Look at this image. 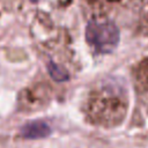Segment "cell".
<instances>
[{
    "mask_svg": "<svg viewBox=\"0 0 148 148\" xmlns=\"http://www.w3.org/2000/svg\"><path fill=\"white\" fill-rule=\"evenodd\" d=\"M86 39L99 53L112 52L119 42V30L108 21H91L86 28Z\"/></svg>",
    "mask_w": 148,
    "mask_h": 148,
    "instance_id": "cell-1",
    "label": "cell"
},
{
    "mask_svg": "<svg viewBox=\"0 0 148 148\" xmlns=\"http://www.w3.org/2000/svg\"><path fill=\"white\" fill-rule=\"evenodd\" d=\"M51 133L50 126L43 120H34L23 125L20 130V134L25 139H43Z\"/></svg>",
    "mask_w": 148,
    "mask_h": 148,
    "instance_id": "cell-2",
    "label": "cell"
},
{
    "mask_svg": "<svg viewBox=\"0 0 148 148\" xmlns=\"http://www.w3.org/2000/svg\"><path fill=\"white\" fill-rule=\"evenodd\" d=\"M47 71H49L50 75H51V77L54 81L64 82V81H67L68 80V73H67V71L64 67H61V66H59V65H57V64H54L52 61L49 62Z\"/></svg>",
    "mask_w": 148,
    "mask_h": 148,
    "instance_id": "cell-3",
    "label": "cell"
}]
</instances>
